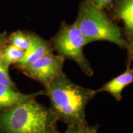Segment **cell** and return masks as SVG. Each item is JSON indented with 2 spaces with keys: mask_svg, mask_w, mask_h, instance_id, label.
<instances>
[{
  "mask_svg": "<svg viewBox=\"0 0 133 133\" xmlns=\"http://www.w3.org/2000/svg\"><path fill=\"white\" fill-rule=\"evenodd\" d=\"M44 91L58 120L68 125H87L86 108L98 93L97 90L75 84L62 72L45 87Z\"/></svg>",
  "mask_w": 133,
  "mask_h": 133,
  "instance_id": "1",
  "label": "cell"
},
{
  "mask_svg": "<svg viewBox=\"0 0 133 133\" xmlns=\"http://www.w3.org/2000/svg\"><path fill=\"white\" fill-rule=\"evenodd\" d=\"M35 99L0 112V133H61L53 111Z\"/></svg>",
  "mask_w": 133,
  "mask_h": 133,
  "instance_id": "2",
  "label": "cell"
},
{
  "mask_svg": "<svg viewBox=\"0 0 133 133\" xmlns=\"http://www.w3.org/2000/svg\"><path fill=\"white\" fill-rule=\"evenodd\" d=\"M87 44L97 41H107L119 48L128 49L129 46L123 37L120 29L105 14L102 9L84 1L80 5L74 23Z\"/></svg>",
  "mask_w": 133,
  "mask_h": 133,
  "instance_id": "3",
  "label": "cell"
},
{
  "mask_svg": "<svg viewBox=\"0 0 133 133\" xmlns=\"http://www.w3.org/2000/svg\"><path fill=\"white\" fill-rule=\"evenodd\" d=\"M51 44L58 55L76 62L87 76L93 75L91 65L83 52V48L88 44L75 24L62 22L58 32L51 38Z\"/></svg>",
  "mask_w": 133,
  "mask_h": 133,
  "instance_id": "4",
  "label": "cell"
},
{
  "mask_svg": "<svg viewBox=\"0 0 133 133\" xmlns=\"http://www.w3.org/2000/svg\"><path fill=\"white\" fill-rule=\"evenodd\" d=\"M65 60L59 55H46L22 67L20 70L28 77L39 81L45 88L63 72Z\"/></svg>",
  "mask_w": 133,
  "mask_h": 133,
  "instance_id": "5",
  "label": "cell"
},
{
  "mask_svg": "<svg viewBox=\"0 0 133 133\" xmlns=\"http://www.w3.org/2000/svg\"><path fill=\"white\" fill-rule=\"evenodd\" d=\"M115 15L123 22L126 41L129 46L127 66H130L133 61V0H118Z\"/></svg>",
  "mask_w": 133,
  "mask_h": 133,
  "instance_id": "6",
  "label": "cell"
},
{
  "mask_svg": "<svg viewBox=\"0 0 133 133\" xmlns=\"http://www.w3.org/2000/svg\"><path fill=\"white\" fill-rule=\"evenodd\" d=\"M30 45L25 51L23 59L14 65L19 70L46 55L52 54L53 48L51 43L44 40L35 33H29Z\"/></svg>",
  "mask_w": 133,
  "mask_h": 133,
  "instance_id": "7",
  "label": "cell"
},
{
  "mask_svg": "<svg viewBox=\"0 0 133 133\" xmlns=\"http://www.w3.org/2000/svg\"><path fill=\"white\" fill-rule=\"evenodd\" d=\"M133 82V67L126 66V70L123 73L119 75L104 84L99 89H96L97 92H107L114 97L116 101H120L122 99L121 93L126 86Z\"/></svg>",
  "mask_w": 133,
  "mask_h": 133,
  "instance_id": "8",
  "label": "cell"
},
{
  "mask_svg": "<svg viewBox=\"0 0 133 133\" xmlns=\"http://www.w3.org/2000/svg\"><path fill=\"white\" fill-rule=\"evenodd\" d=\"M41 95H45L44 90L25 94L0 84V112Z\"/></svg>",
  "mask_w": 133,
  "mask_h": 133,
  "instance_id": "9",
  "label": "cell"
},
{
  "mask_svg": "<svg viewBox=\"0 0 133 133\" xmlns=\"http://www.w3.org/2000/svg\"><path fill=\"white\" fill-rule=\"evenodd\" d=\"M25 51L11 44H6L3 49L1 62L9 66L17 64L24 57Z\"/></svg>",
  "mask_w": 133,
  "mask_h": 133,
  "instance_id": "10",
  "label": "cell"
},
{
  "mask_svg": "<svg viewBox=\"0 0 133 133\" xmlns=\"http://www.w3.org/2000/svg\"><path fill=\"white\" fill-rule=\"evenodd\" d=\"M7 44L25 51L30 45L29 35L21 30L14 31L10 35H8Z\"/></svg>",
  "mask_w": 133,
  "mask_h": 133,
  "instance_id": "11",
  "label": "cell"
},
{
  "mask_svg": "<svg viewBox=\"0 0 133 133\" xmlns=\"http://www.w3.org/2000/svg\"><path fill=\"white\" fill-rule=\"evenodd\" d=\"M9 66L1 62L0 63V84L16 90V85L13 82L9 74Z\"/></svg>",
  "mask_w": 133,
  "mask_h": 133,
  "instance_id": "12",
  "label": "cell"
},
{
  "mask_svg": "<svg viewBox=\"0 0 133 133\" xmlns=\"http://www.w3.org/2000/svg\"><path fill=\"white\" fill-rule=\"evenodd\" d=\"M86 1L92 3L101 9L109 8L112 4L114 0H85Z\"/></svg>",
  "mask_w": 133,
  "mask_h": 133,
  "instance_id": "13",
  "label": "cell"
},
{
  "mask_svg": "<svg viewBox=\"0 0 133 133\" xmlns=\"http://www.w3.org/2000/svg\"><path fill=\"white\" fill-rule=\"evenodd\" d=\"M99 128V124L94 126H89L87 124V125L79 127L76 133H97Z\"/></svg>",
  "mask_w": 133,
  "mask_h": 133,
  "instance_id": "14",
  "label": "cell"
},
{
  "mask_svg": "<svg viewBox=\"0 0 133 133\" xmlns=\"http://www.w3.org/2000/svg\"><path fill=\"white\" fill-rule=\"evenodd\" d=\"M7 37L8 34L6 31H3L1 33H0V63L2 61V55L3 49L7 44Z\"/></svg>",
  "mask_w": 133,
  "mask_h": 133,
  "instance_id": "15",
  "label": "cell"
},
{
  "mask_svg": "<svg viewBox=\"0 0 133 133\" xmlns=\"http://www.w3.org/2000/svg\"><path fill=\"white\" fill-rule=\"evenodd\" d=\"M78 128H79V126L76 125L70 124V125H68L67 128H66L65 131L63 133H76V131H77L78 129Z\"/></svg>",
  "mask_w": 133,
  "mask_h": 133,
  "instance_id": "16",
  "label": "cell"
}]
</instances>
